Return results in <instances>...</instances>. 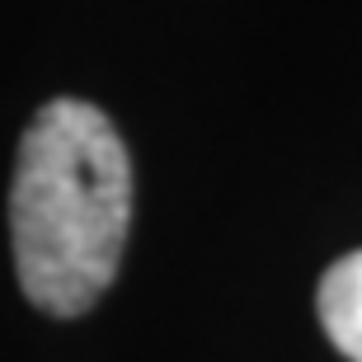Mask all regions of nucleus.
<instances>
[{"label":"nucleus","instance_id":"f257e3e1","mask_svg":"<svg viewBox=\"0 0 362 362\" xmlns=\"http://www.w3.org/2000/svg\"><path fill=\"white\" fill-rule=\"evenodd\" d=\"M132 221V160L118 127L85 99H52L19 141L10 240L19 287L47 315H85L118 278Z\"/></svg>","mask_w":362,"mask_h":362},{"label":"nucleus","instance_id":"f03ea898","mask_svg":"<svg viewBox=\"0 0 362 362\" xmlns=\"http://www.w3.org/2000/svg\"><path fill=\"white\" fill-rule=\"evenodd\" d=\"M320 325L329 344H334L344 358L362 362V250L344 255L334 269L320 278Z\"/></svg>","mask_w":362,"mask_h":362}]
</instances>
